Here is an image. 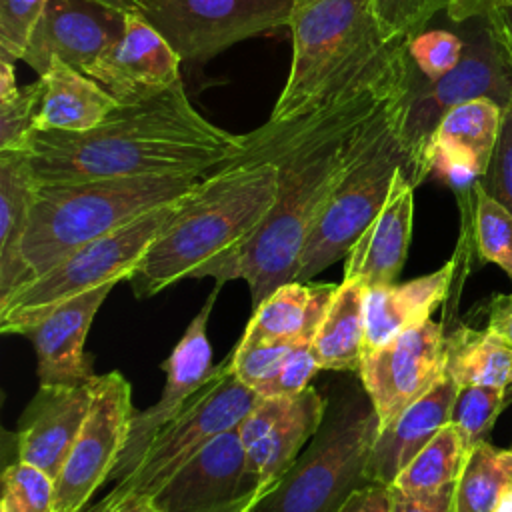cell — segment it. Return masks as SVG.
<instances>
[{
    "label": "cell",
    "instance_id": "cell-7",
    "mask_svg": "<svg viewBox=\"0 0 512 512\" xmlns=\"http://www.w3.org/2000/svg\"><path fill=\"white\" fill-rule=\"evenodd\" d=\"M258 396L232 372L228 356L188 406L152 438L136 466L76 512H118L148 504L204 444L238 428Z\"/></svg>",
    "mask_w": 512,
    "mask_h": 512
},
{
    "label": "cell",
    "instance_id": "cell-4",
    "mask_svg": "<svg viewBox=\"0 0 512 512\" xmlns=\"http://www.w3.org/2000/svg\"><path fill=\"white\" fill-rule=\"evenodd\" d=\"M204 176L150 174L38 184L22 242V272L16 290L84 244L186 196Z\"/></svg>",
    "mask_w": 512,
    "mask_h": 512
},
{
    "label": "cell",
    "instance_id": "cell-35",
    "mask_svg": "<svg viewBox=\"0 0 512 512\" xmlns=\"http://www.w3.org/2000/svg\"><path fill=\"white\" fill-rule=\"evenodd\" d=\"M44 84L18 86L6 98H0V152H28L36 134V114Z\"/></svg>",
    "mask_w": 512,
    "mask_h": 512
},
{
    "label": "cell",
    "instance_id": "cell-18",
    "mask_svg": "<svg viewBox=\"0 0 512 512\" xmlns=\"http://www.w3.org/2000/svg\"><path fill=\"white\" fill-rule=\"evenodd\" d=\"M126 14L96 0H46L22 60L38 76L46 72L54 56L86 74L92 62L118 38Z\"/></svg>",
    "mask_w": 512,
    "mask_h": 512
},
{
    "label": "cell",
    "instance_id": "cell-48",
    "mask_svg": "<svg viewBox=\"0 0 512 512\" xmlns=\"http://www.w3.org/2000/svg\"><path fill=\"white\" fill-rule=\"evenodd\" d=\"M108 8H114V10H120V12H134V10H140L138 2L136 0H96Z\"/></svg>",
    "mask_w": 512,
    "mask_h": 512
},
{
    "label": "cell",
    "instance_id": "cell-11",
    "mask_svg": "<svg viewBox=\"0 0 512 512\" xmlns=\"http://www.w3.org/2000/svg\"><path fill=\"white\" fill-rule=\"evenodd\" d=\"M294 0H138L182 60L204 62L232 44L288 26Z\"/></svg>",
    "mask_w": 512,
    "mask_h": 512
},
{
    "label": "cell",
    "instance_id": "cell-29",
    "mask_svg": "<svg viewBox=\"0 0 512 512\" xmlns=\"http://www.w3.org/2000/svg\"><path fill=\"white\" fill-rule=\"evenodd\" d=\"M446 376L458 386H512V344L492 330L460 328L446 338Z\"/></svg>",
    "mask_w": 512,
    "mask_h": 512
},
{
    "label": "cell",
    "instance_id": "cell-28",
    "mask_svg": "<svg viewBox=\"0 0 512 512\" xmlns=\"http://www.w3.org/2000/svg\"><path fill=\"white\" fill-rule=\"evenodd\" d=\"M364 294L360 282L348 278L340 282L312 340L320 370H360L366 348Z\"/></svg>",
    "mask_w": 512,
    "mask_h": 512
},
{
    "label": "cell",
    "instance_id": "cell-37",
    "mask_svg": "<svg viewBox=\"0 0 512 512\" xmlns=\"http://www.w3.org/2000/svg\"><path fill=\"white\" fill-rule=\"evenodd\" d=\"M294 342H260V344H236L230 354L232 372L252 390L264 394L274 382L282 366L284 356Z\"/></svg>",
    "mask_w": 512,
    "mask_h": 512
},
{
    "label": "cell",
    "instance_id": "cell-44",
    "mask_svg": "<svg viewBox=\"0 0 512 512\" xmlns=\"http://www.w3.org/2000/svg\"><path fill=\"white\" fill-rule=\"evenodd\" d=\"M504 6H512V0H448L446 14L452 22L464 24L474 18H486Z\"/></svg>",
    "mask_w": 512,
    "mask_h": 512
},
{
    "label": "cell",
    "instance_id": "cell-22",
    "mask_svg": "<svg viewBox=\"0 0 512 512\" xmlns=\"http://www.w3.org/2000/svg\"><path fill=\"white\" fill-rule=\"evenodd\" d=\"M414 190L406 168H398L382 210L346 254L344 278L364 288L394 284L410 246Z\"/></svg>",
    "mask_w": 512,
    "mask_h": 512
},
{
    "label": "cell",
    "instance_id": "cell-32",
    "mask_svg": "<svg viewBox=\"0 0 512 512\" xmlns=\"http://www.w3.org/2000/svg\"><path fill=\"white\" fill-rule=\"evenodd\" d=\"M472 236L480 258L512 278V212L488 196L480 182L474 186Z\"/></svg>",
    "mask_w": 512,
    "mask_h": 512
},
{
    "label": "cell",
    "instance_id": "cell-10",
    "mask_svg": "<svg viewBox=\"0 0 512 512\" xmlns=\"http://www.w3.org/2000/svg\"><path fill=\"white\" fill-rule=\"evenodd\" d=\"M380 422L370 410H344L276 480L252 512H338L370 484L368 460Z\"/></svg>",
    "mask_w": 512,
    "mask_h": 512
},
{
    "label": "cell",
    "instance_id": "cell-31",
    "mask_svg": "<svg viewBox=\"0 0 512 512\" xmlns=\"http://www.w3.org/2000/svg\"><path fill=\"white\" fill-rule=\"evenodd\" d=\"M468 448L454 424L442 426L436 436L412 458L392 486L412 492L440 490L456 484L468 456Z\"/></svg>",
    "mask_w": 512,
    "mask_h": 512
},
{
    "label": "cell",
    "instance_id": "cell-5",
    "mask_svg": "<svg viewBox=\"0 0 512 512\" xmlns=\"http://www.w3.org/2000/svg\"><path fill=\"white\" fill-rule=\"evenodd\" d=\"M410 80L388 96L360 130L350 160L306 240L296 282H310L330 264L346 258L382 210L394 174L406 168L402 114Z\"/></svg>",
    "mask_w": 512,
    "mask_h": 512
},
{
    "label": "cell",
    "instance_id": "cell-24",
    "mask_svg": "<svg viewBox=\"0 0 512 512\" xmlns=\"http://www.w3.org/2000/svg\"><path fill=\"white\" fill-rule=\"evenodd\" d=\"M454 274V262H446L440 270L402 284H384L366 288L364 294V326L366 348L382 346L402 330L430 318L432 310L446 298Z\"/></svg>",
    "mask_w": 512,
    "mask_h": 512
},
{
    "label": "cell",
    "instance_id": "cell-38",
    "mask_svg": "<svg viewBox=\"0 0 512 512\" xmlns=\"http://www.w3.org/2000/svg\"><path fill=\"white\" fill-rule=\"evenodd\" d=\"M384 38H412L426 30V24L448 0H370Z\"/></svg>",
    "mask_w": 512,
    "mask_h": 512
},
{
    "label": "cell",
    "instance_id": "cell-34",
    "mask_svg": "<svg viewBox=\"0 0 512 512\" xmlns=\"http://www.w3.org/2000/svg\"><path fill=\"white\" fill-rule=\"evenodd\" d=\"M54 478L38 466L16 460L2 472L0 512H52Z\"/></svg>",
    "mask_w": 512,
    "mask_h": 512
},
{
    "label": "cell",
    "instance_id": "cell-26",
    "mask_svg": "<svg viewBox=\"0 0 512 512\" xmlns=\"http://www.w3.org/2000/svg\"><path fill=\"white\" fill-rule=\"evenodd\" d=\"M340 284L286 282L264 298L238 340V344L296 342L314 336Z\"/></svg>",
    "mask_w": 512,
    "mask_h": 512
},
{
    "label": "cell",
    "instance_id": "cell-47",
    "mask_svg": "<svg viewBox=\"0 0 512 512\" xmlns=\"http://www.w3.org/2000/svg\"><path fill=\"white\" fill-rule=\"evenodd\" d=\"M16 90H18V84H16L14 62L0 58V98H6Z\"/></svg>",
    "mask_w": 512,
    "mask_h": 512
},
{
    "label": "cell",
    "instance_id": "cell-51",
    "mask_svg": "<svg viewBox=\"0 0 512 512\" xmlns=\"http://www.w3.org/2000/svg\"><path fill=\"white\" fill-rule=\"evenodd\" d=\"M510 450H512V448H510Z\"/></svg>",
    "mask_w": 512,
    "mask_h": 512
},
{
    "label": "cell",
    "instance_id": "cell-45",
    "mask_svg": "<svg viewBox=\"0 0 512 512\" xmlns=\"http://www.w3.org/2000/svg\"><path fill=\"white\" fill-rule=\"evenodd\" d=\"M486 328L512 344V294H494L486 308Z\"/></svg>",
    "mask_w": 512,
    "mask_h": 512
},
{
    "label": "cell",
    "instance_id": "cell-1",
    "mask_svg": "<svg viewBox=\"0 0 512 512\" xmlns=\"http://www.w3.org/2000/svg\"><path fill=\"white\" fill-rule=\"evenodd\" d=\"M408 44L410 38L386 40L322 108L286 124L264 122L244 134L242 154L234 160L276 162V200L242 244L204 264L192 278L210 276L218 286L244 280L252 310L278 286L296 280L306 240L350 160L360 130L414 72Z\"/></svg>",
    "mask_w": 512,
    "mask_h": 512
},
{
    "label": "cell",
    "instance_id": "cell-33",
    "mask_svg": "<svg viewBox=\"0 0 512 512\" xmlns=\"http://www.w3.org/2000/svg\"><path fill=\"white\" fill-rule=\"evenodd\" d=\"M508 388L496 386H460L450 424L456 426L468 450L486 440V434L492 430L496 418L506 406Z\"/></svg>",
    "mask_w": 512,
    "mask_h": 512
},
{
    "label": "cell",
    "instance_id": "cell-30",
    "mask_svg": "<svg viewBox=\"0 0 512 512\" xmlns=\"http://www.w3.org/2000/svg\"><path fill=\"white\" fill-rule=\"evenodd\" d=\"M512 486V450H500L486 440L476 444L454 486V512H494Z\"/></svg>",
    "mask_w": 512,
    "mask_h": 512
},
{
    "label": "cell",
    "instance_id": "cell-6",
    "mask_svg": "<svg viewBox=\"0 0 512 512\" xmlns=\"http://www.w3.org/2000/svg\"><path fill=\"white\" fill-rule=\"evenodd\" d=\"M288 28L292 62L268 124H286L316 110L388 40L370 0H294Z\"/></svg>",
    "mask_w": 512,
    "mask_h": 512
},
{
    "label": "cell",
    "instance_id": "cell-20",
    "mask_svg": "<svg viewBox=\"0 0 512 512\" xmlns=\"http://www.w3.org/2000/svg\"><path fill=\"white\" fill-rule=\"evenodd\" d=\"M502 108L476 98L448 110L426 148V174H438L454 192L472 188L492 156Z\"/></svg>",
    "mask_w": 512,
    "mask_h": 512
},
{
    "label": "cell",
    "instance_id": "cell-27",
    "mask_svg": "<svg viewBox=\"0 0 512 512\" xmlns=\"http://www.w3.org/2000/svg\"><path fill=\"white\" fill-rule=\"evenodd\" d=\"M38 182L28 152H0V304L16 290Z\"/></svg>",
    "mask_w": 512,
    "mask_h": 512
},
{
    "label": "cell",
    "instance_id": "cell-39",
    "mask_svg": "<svg viewBox=\"0 0 512 512\" xmlns=\"http://www.w3.org/2000/svg\"><path fill=\"white\" fill-rule=\"evenodd\" d=\"M46 0H0V58L22 60Z\"/></svg>",
    "mask_w": 512,
    "mask_h": 512
},
{
    "label": "cell",
    "instance_id": "cell-14",
    "mask_svg": "<svg viewBox=\"0 0 512 512\" xmlns=\"http://www.w3.org/2000/svg\"><path fill=\"white\" fill-rule=\"evenodd\" d=\"M358 374L384 428L446 374L442 324L428 318L368 350Z\"/></svg>",
    "mask_w": 512,
    "mask_h": 512
},
{
    "label": "cell",
    "instance_id": "cell-25",
    "mask_svg": "<svg viewBox=\"0 0 512 512\" xmlns=\"http://www.w3.org/2000/svg\"><path fill=\"white\" fill-rule=\"evenodd\" d=\"M40 80L44 92L36 114V132H86L120 106L96 80L58 56L50 60Z\"/></svg>",
    "mask_w": 512,
    "mask_h": 512
},
{
    "label": "cell",
    "instance_id": "cell-42",
    "mask_svg": "<svg viewBox=\"0 0 512 512\" xmlns=\"http://www.w3.org/2000/svg\"><path fill=\"white\" fill-rule=\"evenodd\" d=\"M454 486H444L440 490L412 492L392 488V512H454Z\"/></svg>",
    "mask_w": 512,
    "mask_h": 512
},
{
    "label": "cell",
    "instance_id": "cell-46",
    "mask_svg": "<svg viewBox=\"0 0 512 512\" xmlns=\"http://www.w3.org/2000/svg\"><path fill=\"white\" fill-rule=\"evenodd\" d=\"M486 20L492 28V34L502 44V48L506 50L510 64H512V6L498 8L496 12L486 16Z\"/></svg>",
    "mask_w": 512,
    "mask_h": 512
},
{
    "label": "cell",
    "instance_id": "cell-9",
    "mask_svg": "<svg viewBox=\"0 0 512 512\" xmlns=\"http://www.w3.org/2000/svg\"><path fill=\"white\" fill-rule=\"evenodd\" d=\"M472 24L464 38V54L448 74L426 80L414 66L402 114L406 172L414 186L428 178L426 148L448 110L476 98H490L500 108L512 102V64L506 50L486 18H474Z\"/></svg>",
    "mask_w": 512,
    "mask_h": 512
},
{
    "label": "cell",
    "instance_id": "cell-2",
    "mask_svg": "<svg viewBox=\"0 0 512 512\" xmlns=\"http://www.w3.org/2000/svg\"><path fill=\"white\" fill-rule=\"evenodd\" d=\"M242 140L206 120L180 80L148 100L120 104L86 132H36L28 160L38 184L210 174L242 154Z\"/></svg>",
    "mask_w": 512,
    "mask_h": 512
},
{
    "label": "cell",
    "instance_id": "cell-15",
    "mask_svg": "<svg viewBox=\"0 0 512 512\" xmlns=\"http://www.w3.org/2000/svg\"><path fill=\"white\" fill-rule=\"evenodd\" d=\"M218 284L200 312L192 318L182 338L172 348L170 356L162 362V370L166 374V382L162 388V396L156 404L146 408L144 412H134L130 422L128 440L124 450L110 472L108 482H118L124 478L140 460L152 438L172 420L176 418L188 402L204 388L216 372L212 364V346L206 336L210 310L214 306Z\"/></svg>",
    "mask_w": 512,
    "mask_h": 512
},
{
    "label": "cell",
    "instance_id": "cell-19",
    "mask_svg": "<svg viewBox=\"0 0 512 512\" xmlns=\"http://www.w3.org/2000/svg\"><path fill=\"white\" fill-rule=\"evenodd\" d=\"M114 286L116 282H110L64 300L22 334L34 344L40 386H72L96 376L84 342L96 312Z\"/></svg>",
    "mask_w": 512,
    "mask_h": 512
},
{
    "label": "cell",
    "instance_id": "cell-40",
    "mask_svg": "<svg viewBox=\"0 0 512 512\" xmlns=\"http://www.w3.org/2000/svg\"><path fill=\"white\" fill-rule=\"evenodd\" d=\"M478 182L488 196L512 212V102L502 108L496 144Z\"/></svg>",
    "mask_w": 512,
    "mask_h": 512
},
{
    "label": "cell",
    "instance_id": "cell-49",
    "mask_svg": "<svg viewBox=\"0 0 512 512\" xmlns=\"http://www.w3.org/2000/svg\"><path fill=\"white\" fill-rule=\"evenodd\" d=\"M144 508H146V504H142V506H128V508H122L118 512H144Z\"/></svg>",
    "mask_w": 512,
    "mask_h": 512
},
{
    "label": "cell",
    "instance_id": "cell-52",
    "mask_svg": "<svg viewBox=\"0 0 512 512\" xmlns=\"http://www.w3.org/2000/svg\"><path fill=\"white\" fill-rule=\"evenodd\" d=\"M136 2H138V0H136Z\"/></svg>",
    "mask_w": 512,
    "mask_h": 512
},
{
    "label": "cell",
    "instance_id": "cell-8",
    "mask_svg": "<svg viewBox=\"0 0 512 512\" xmlns=\"http://www.w3.org/2000/svg\"><path fill=\"white\" fill-rule=\"evenodd\" d=\"M182 198L84 244L54 268L12 292L0 304V332L22 336L64 300L110 282L128 280L154 238L174 216Z\"/></svg>",
    "mask_w": 512,
    "mask_h": 512
},
{
    "label": "cell",
    "instance_id": "cell-17",
    "mask_svg": "<svg viewBox=\"0 0 512 512\" xmlns=\"http://www.w3.org/2000/svg\"><path fill=\"white\" fill-rule=\"evenodd\" d=\"M324 412V396L310 386L296 396H258L238 426L248 466L264 482H276L320 430Z\"/></svg>",
    "mask_w": 512,
    "mask_h": 512
},
{
    "label": "cell",
    "instance_id": "cell-21",
    "mask_svg": "<svg viewBox=\"0 0 512 512\" xmlns=\"http://www.w3.org/2000/svg\"><path fill=\"white\" fill-rule=\"evenodd\" d=\"M94 380L72 386H38L16 434L18 460L58 478L90 412Z\"/></svg>",
    "mask_w": 512,
    "mask_h": 512
},
{
    "label": "cell",
    "instance_id": "cell-13",
    "mask_svg": "<svg viewBox=\"0 0 512 512\" xmlns=\"http://www.w3.org/2000/svg\"><path fill=\"white\" fill-rule=\"evenodd\" d=\"M274 484L248 466L234 428L204 444L148 504L158 512H252Z\"/></svg>",
    "mask_w": 512,
    "mask_h": 512
},
{
    "label": "cell",
    "instance_id": "cell-12",
    "mask_svg": "<svg viewBox=\"0 0 512 512\" xmlns=\"http://www.w3.org/2000/svg\"><path fill=\"white\" fill-rule=\"evenodd\" d=\"M134 412L132 386L118 370L96 376L86 422L54 480L52 512L80 510L110 480Z\"/></svg>",
    "mask_w": 512,
    "mask_h": 512
},
{
    "label": "cell",
    "instance_id": "cell-50",
    "mask_svg": "<svg viewBox=\"0 0 512 512\" xmlns=\"http://www.w3.org/2000/svg\"><path fill=\"white\" fill-rule=\"evenodd\" d=\"M144 512H158V510H156V508H152V506H150V504H146V508H144Z\"/></svg>",
    "mask_w": 512,
    "mask_h": 512
},
{
    "label": "cell",
    "instance_id": "cell-41",
    "mask_svg": "<svg viewBox=\"0 0 512 512\" xmlns=\"http://www.w3.org/2000/svg\"><path fill=\"white\" fill-rule=\"evenodd\" d=\"M312 340L314 336H304L292 344V348L282 360L278 376L260 396H296L308 388V382L320 370V364L312 348Z\"/></svg>",
    "mask_w": 512,
    "mask_h": 512
},
{
    "label": "cell",
    "instance_id": "cell-23",
    "mask_svg": "<svg viewBox=\"0 0 512 512\" xmlns=\"http://www.w3.org/2000/svg\"><path fill=\"white\" fill-rule=\"evenodd\" d=\"M458 388L460 386L444 374L422 398L378 430L368 460L370 482L394 484L412 458L450 422Z\"/></svg>",
    "mask_w": 512,
    "mask_h": 512
},
{
    "label": "cell",
    "instance_id": "cell-43",
    "mask_svg": "<svg viewBox=\"0 0 512 512\" xmlns=\"http://www.w3.org/2000/svg\"><path fill=\"white\" fill-rule=\"evenodd\" d=\"M338 512H392V488L388 484L370 482L354 490Z\"/></svg>",
    "mask_w": 512,
    "mask_h": 512
},
{
    "label": "cell",
    "instance_id": "cell-36",
    "mask_svg": "<svg viewBox=\"0 0 512 512\" xmlns=\"http://www.w3.org/2000/svg\"><path fill=\"white\" fill-rule=\"evenodd\" d=\"M408 50L418 74L426 80H438L460 62L464 38L448 30H422L410 38Z\"/></svg>",
    "mask_w": 512,
    "mask_h": 512
},
{
    "label": "cell",
    "instance_id": "cell-16",
    "mask_svg": "<svg viewBox=\"0 0 512 512\" xmlns=\"http://www.w3.org/2000/svg\"><path fill=\"white\" fill-rule=\"evenodd\" d=\"M182 58L140 10L128 12L118 38L92 62L86 76L120 104L148 100L180 82Z\"/></svg>",
    "mask_w": 512,
    "mask_h": 512
},
{
    "label": "cell",
    "instance_id": "cell-3",
    "mask_svg": "<svg viewBox=\"0 0 512 512\" xmlns=\"http://www.w3.org/2000/svg\"><path fill=\"white\" fill-rule=\"evenodd\" d=\"M276 192L278 166L272 160H230L206 174L130 274L134 294L154 296L242 244L270 212Z\"/></svg>",
    "mask_w": 512,
    "mask_h": 512
}]
</instances>
